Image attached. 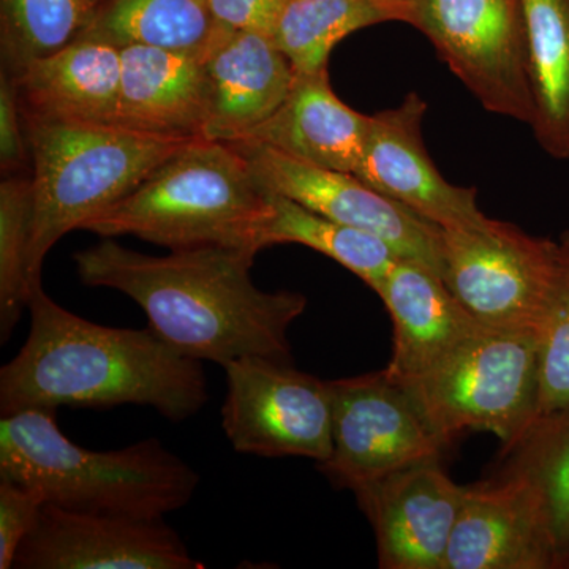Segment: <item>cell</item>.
Returning a JSON list of instances; mask_svg holds the SVG:
<instances>
[{
  "label": "cell",
  "instance_id": "obj_29",
  "mask_svg": "<svg viewBox=\"0 0 569 569\" xmlns=\"http://www.w3.org/2000/svg\"><path fill=\"white\" fill-rule=\"evenodd\" d=\"M44 503L39 490L0 478V569L13 568L18 549L31 533Z\"/></svg>",
  "mask_w": 569,
  "mask_h": 569
},
{
  "label": "cell",
  "instance_id": "obj_7",
  "mask_svg": "<svg viewBox=\"0 0 569 569\" xmlns=\"http://www.w3.org/2000/svg\"><path fill=\"white\" fill-rule=\"evenodd\" d=\"M485 110L533 122L523 0H391Z\"/></svg>",
  "mask_w": 569,
  "mask_h": 569
},
{
  "label": "cell",
  "instance_id": "obj_5",
  "mask_svg": "<svg viewBox=\"0 0 569 569\" xmlns=\"http://www.w3.org/2000/svg\"><path fill=\"white\" fill-rule=\"evenodd\" d=\"M33 163L29 283L41 284L47 254L71 230L118 203L197 138L138 132L118 123L61 121L24 112Z\"/></svg>",
  "mask_w": 569,
  "mask_h": 569
},
{
  "label": "cell",
  "instance_id": "obj_27",
  "mask_svg": "<svg viewBox=\"0 0 569 569\" xmlns=\"http://www.w3.org/2000/svg\"><path fill=\"white\" fill-rule=\"evenodd\" d=\"M33 224L32 179L7 176L0 183V340L7 342L28 309L29 247Z\"/></svg>",
  "mask_w": 569,
  "mask_h": 569
},
{
  "label": "cell",
  "instance_id": "obj_33",
  "mask_svg": "<svg viewBox=\"0 0 569 569\" xmlns=\"http://www.w3.org/2000/svg\"><path fill=\"white\" fill-rule=\"evenodd\" d=\"M200 2H201V3H204V6H206V0H200Z\"/></svg>",
  "mask_w": 569,
  "mask_h": 569
},
{
  "label": "cell",
  "instance_id": "obj_16",
  "mask_svg": "<svg viewBox=\"0 0 569 569\" xmlns=\"http://www.w3.org/2000/svg\"><path fill=\"white\" fill-rule=\"evenodd\" d=\"M208 71V121L203 138L234 144L268 121L291 91L290 59L271 36L217 28L204 56Z\"/></svg>",
  "mask_w": 569,
  "mask_h": 569
},
{
  "label": "cell",
  "instance_id": "obj_24",
  "mask_svg": "<svg viewBox=\"0 0 569 569\" xmlns=\"http://www.w3.org/2000/svg\"><path fill=\"white\" fill-rule=\"evenodd\" d=\"M387 21H396L391 0H290L271 37L296 73H312L346 37Z\"/></svg>",
  "mask_w": 569,
  "mask_h": 569
},
{
  "label": "cell",
  "instance_id": "obj_31",
  "mask_svg": "<svg viewBox=\"0 0 569 569\" xmlns=\"http://www.w3.org/2000/svg\"><path fill=\"white\" fill-rule=\"evenodd\" d=\"M290 0H206L217 28L272 36Z\"/></svg>",
  "mask_w": 569,
  "mask_h": 569
},
{
  "label": "cell",
  "instance_id": "obj_15",
  "mask_svg": "<svg viewBox=\"0 0 569 569\" xmlns=\"http://www.w3.org/2000/svg\"><path fill=\"white\" fill-rule=\"evenodd\" d=\"M541 501L522 475L466 486L445 569H546L559 560Z\"/></svg>",
  "mask_w": 569,
  "mask_h": 569
},
{
  "label": "cell",
  "instance_id": "obj_3",
  "mask_svg": "<svg viewBox=\"0 0 569 569\" xmlns=\"http://www.w3.org/2000/svg\"><path fill=\"white\" fill-rule=\"evenodd\" d=\"M0 478L37 489L71 511L163 519L192 500L200 477L159 438L112 451L73 443L54 410L2 415Z\"/></svg>",
  "mask_w": 569,
  "mask_h": 569
},
{
  "label": "cell",
  "instance_id": "obj_21",
  "mask_svg": "<svg viewBox=\"0 0 569 569\" xmlns=\"http://www.w3.org/2000/svg\"><path fill=\"white\" fill-rule=\"evenodd\" d=\"M535 138L556 160H569V0H523Z\"/></svg>",
  "mask_w": 569,
  "mask_h": 569
},
{
  "label": "cell",
  "instance_id": "obj_4",
  "mask_svg": "<svg viewBox=\"0 0 569 569\" xmlns=\"http://www.w3.org/2000/svg\"><path fill=\"white\" fill-rule=\"evenodd\" d=\"M271 211L268 192L234 144L197 138L81 230L137 236L171 250L222 246L260 252Z\"/></svg>",
  "mask_w": 569,
  "mask_h": 569
},
{
  "label": "cell",
  "instance_id": "obj_22",
  "mask_svg": "<svg viewBox=\"0 0 569 569\" xmlns=\"http://www.w3.org/2000/svg\"><path fill=\"white\" fill-rule=\"evenodd\" d=\"M216 32V22L200 0H104L80 39L119 50L152 47L204 58Z\"/></svg>",
  "mask_w": 569,
  "mask_h": 569
},
{
  "label": "cell",
  "instance_id": "obj_28",
  "mask_svg": "<svg viewBox=\"0 0 569 569\" xmlns=\"http://www.w3.org/2000/svg\"><path fill=\"white\" fill-rule=\"evenodd\" d=\"M559 263L539 326V418L569 408V230L557 239Z\"/></svg>",
  "mask_w": 569,
  "mask_h": 569
},
{
  "label": "cell",
  "instance_id": "obj_9",
  "mask_svg": "<svg viewBox=\"0 0 569 569\" xmlns=\"http://www.w3.org/2000/svg\"><path fill=\"white\" fill-rule=\"evenodd\" d=\"M222 367L228 381L222 429L234 451L261 458L296 456L318 466L331 458V381L263 356H246Z\"/></svg>",
  "mask_w": 569,
  "mask_h": 569
},
{
  "label": "cell",
  "instance_id": "obj_26",
  "mask_svg": "<svg viewBox=\"0 0 569 569\" xmlns=\"http://www.w3.org/2000/svg\"><path fill=\"white\" fill-rule=\"evenodd\" d=\"M512 452L508 467L522 475L541 501L559 557L569 549V408L541 417Z\"/></svg>",
  "mask_w": 569,
  "mask_h": 569
},
{
  "label": "cell",
  "instance_id": "obj_11",
  "mask_svg": "<svg viewBox=\"0 0 569 569\" xmlns=\"http://www.w3.org/2000/svg\"><path fill=\"white\" fill-rule=\"evenodd\" d=\"M257 182L310 211L378 236L397 257L441 277L443 231L418 213L367 186L355 173L329 170L254 142H236Z\"/></svg>",
  "mask_w": 569,
  "mask_h": 569
},
{
  "label": "cell",
  "instance_id": "obj_14",
  "mask_svg": "<svg viewBox=\"0 0 569 569\" xmlns=\"http://www.w3.org/2000/svg\"><path fill=\"white\" fill-rule=\"evenodd\" d=\"M466 486L440 460L418 463L355 490L376 531L385 569H445Z\"/></svg>",
  "mask_w": 569,
  "mask_h": 569
},
{
  "label": "cell",
  "instance_id": "obj_10",
  "mask_svg": "<svg viewBox=\"0 0 569 569\" xmlns=\"http://www.w3.org/2000/svg\"><path fill=\"white\" fill-rule=\"evenodd\" d=\"M332 455L320 470L337 488L440 460L448 445L430 429L406 388L385 370L331 381Z\"/></svg>",
  "mask_w": 569,
  "mask_h": 569
},
{
  "label": "cell",
  "instance_id": "obj_6",
  "mask_svg": "<svg viewBox=\"0 0 569 569\" xmlns=\"http://www.w3.org/2000/svg\"><path fill=\"white\" fill-rule=\"evenodd\" d=\"M402 387L448 447L463 430H485L511 449L539 419L538 332L479 325L443 361Z\"/></svg>",
  "mask_w": 569,
  "mask_h": 569
},
{
  "label": "cell",
  "instance_id": "obj_13",
  "mask_svg": "<svg viewBox=\"0 0 569 569\" xmlns=\"http://www.w3.org/2000/svg\"><path fill=\"white\" fill-rule=\"evenodd\" d=\"M426 112V100L410 92L397 107L370 116L355 174L443 230L488 223L477 189L448 182L430 159L422 138Z\"/></svg>",
  "mask_w": 569,
  "mask_h": 569
},
{
  "label": "cell",
  "instance_id": "obj_1",
  "mask_svg": "<svg viewBox=\"0 0 569 569\" xmlns=\"http://www.w3.org/2000/svg\"><path fill=\"white\" fill-rule=\"evenodd\" d=\"M258 252L206 246L153 257L107 238L74 253L82 284L129 296L173 350L224 366L246 356L290 362L288 331L306 312L296 291H264L250 269Z\"/></svg>",
  "mask_w": 569,
  "mask_h": 569
},
{
  "label": "cell",
  "instance_id": "obj_12",
  "mask_svg": "<svg viewBox=\"0 0 569 569\" xmlns=\"http://www.w3.org/2000/svg\"><path fill=\"white\" fill-rule=\"evenodd\" d=\"M13 568L204 569L163 519L71 511L44 503Z\"/></svg>",
  "mask_w": 569,
  "mask_h": 569
},
{
  "label": "cell",
  "instance_id": "obj_20",
  "mask_svg": "<svg viewBox=\"0 0 569 569\" xmlns=\"http://www.w3.org/2000/svg\"><path fill=\"white\" fill-rule=\"evenodd\" d=\"M22 111L61 121L116 123L121 92V50L77 40L36 61L14 78Z\"/></svg>",
  "mask_w": 569,
  "mask_h": 569
},
{
  "label": "cell",
  "instance_id": "obj_32",
  "mask_svg": "<svg viewBox=\"0 0 569 569\" xmlns=\"http://www.w3.org/2000/svg\"><path fill=\"white\" fill-rule=\"evenodd\" d=\"M89 3L93 7V9H97V7L100 6V3L104 2V0H88Z\"/></svg>",
  "mask_w": 569,
  "mask_h": 569
},
{
  "label": "cell",
  "instance_id": "obj_19",
  "mask_svg": "<svg viewBox=\"0 0 569 569\" xmlns=\"http://www.w3.org/2000/svg\"><path fill=\"white\" fill-rule=\"evenodd\" d=\"M369 122L370 116L337 97L325 69L296 73L279 110L239 142L268 146L301 162L355 173Z\"/></svg>",
  "mask_w": 569,
  "mask_h": 569
},
{
  "label": "cell",
  "instance_id": "obj_2",
  "mask_svg": "<svg viewBox=\"0 0 569 569\" xmlns=\"http://www.w3.org/2000/svg\"><path fill=\"white\" fill-rule=\"evenodd\" d=\"M31 328L20 353L0 369V411L26 408L152 407L173 422L200 413L209 389L203 365L178 353L151 328H110L29 295Z\"/></svg>",
  "mask_w": 569,
  "mask_h": 569
},
{
  "label": "cell",
  "instance_id": "obj_30",
  "mask_svg": "<svg viewBox=\"0 0 569 569\" xmlns=\"http://www.w3.org/2000/svg\"><path fill=\"white\" fill-rule=\"evenodd\" d=\"M21 97L17 81L2 70L0 74V168L7 176H17L29 159L26 127H21Z\"/></svg>",
  "mask_w": 569,
  "mask_h": 569
},
{
  "label": "cell",
  "instance_id": "obj_25",
  "mask_svg": "<svg viewBox=\"0 0 569 569\" xmlns=\"http://www.w3.org/2000/svg\"><path fill=\"white\" fill-rule=\"evenodd\" d=\"M88 0H0L3 71L18 78L29 66L77 41L93 14Z\"/></svg>",
  "mask_w": 569,
  "mask_h": 569
},
{
  "label": "cell",
  "instance_id": "obj_18",
  "mask_svg": "<svg viewBox=\"0 0 569 569\" xmlns=\"http://www.w3.org/2000/svg\"><path fill=\"white\" fill-rule=\"evenodd\" d=\"M209 102L204 58L162 48H122L118 126L163 137L203 138Z\"/></svg>",
  "mask_w": 569,
  "mask_h": 569
},
{
  "label": "cell",
  "instance_id": "obj_17",
  "mask_svg": "<svg viewBox=\"0 0 569 569\" xmlns=\"http://www.w3.org/2000/svg\"><path fill=\"white\" fill-rule=\"evenodd\" d=\"M376 293L395 326L385 372L399 385L425 376L479 326L443 279L415 261L399 258Z\"/></svg>",
  "mask_w": 569,
  "mask_h": 569
},
{
  "label": "cell",
  "instance_id": "obj_8",
  "mask_svg": "<svg viewBox=\"0 0 569 569\" xmlns=\"http://www.w3.org/2000/svg\"><path fill=\"white\" fill-rule=\"evenodd\" d=\"M441 279L479 325L539 331L556 282L559 244L489 219L443 230Z\"/></svg>",
  "mask_w": 569,
  "mask_h": 569
},
{
  "label": "cell",
  "instance_id": "obj_23",
  "mask_svg": "<svg viewBox=\"0 0 569 569\" xmlns=\"http://www.w3.org/2000/svg\"><path fill=\"white\" fill-rule=\"evenodd\" d=\"M271 216L261 233V249L279 244L309 247L342 264L373 291L399 260L383 239L310 211L290 198L269 193Z\"/></svg>",
  "mask_w": 569,
  "mask_h": 569
}]
</instances>
